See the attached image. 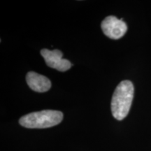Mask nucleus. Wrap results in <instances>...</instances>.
I'll list each match as a JSON object with an SVG mask.
<instances>
[{"label": "nucleus", "instance_id": "2", "mask_svg": "<svg viewBox=\"0 0 151 151\" xmlns=\"http://www.w3.org/2000/svg\"><path fill=\"white\" fill-rule=\"evenodd\" d=\"M63 119V113L55 110H43L33 112L21 117L19 123L22 127L30 129H43L60 124Z\"/></svg>", "mask_w": 151, "mask_h": 151}, {"label": "nucleus", "instance_id": "4", "mask_svg": "<svg viewBox=\"0 0 151 151\" xmlns=\"http://www.w3.org/2000/svg\"><path fill=\"white\" fill-rule=\"evenodd\" d=\"M41 56L44 58L47 66L60 71H66L71 67V64L69 60L63 59V53L60 50H50L42 49L41 50Z\"/></svg>", "mask_w": 151, "mask_h": 151}, {"label": "nucleus", "instance_id": "5", "mask_svg": "<svg viewBox=\"0 0 151 151\" xmlns=\"http://www.w3.org/2000/svg\"><path fill=\"white\" fill-rule=\"evenodd\" d=\"M26 81L30 89L37 92H47L51 88V82L47 77L35 71H29L27 73Z\"/></svg>", "mask_w": 151, "mask_h": 151}, {"label": "nucleus", "instance_id": "1", "mask_svg": "<svg viewBox=\"0 0 151 151\" xmlns=\"http://www.w3.org/2000/svg\"><path fill=\"white\" fill-rule=\"evenodd\" d=\"M134 92L133 83L130 81H122L116 87L111 104L112 115L116 120H122L127 117L131 108Z\"/></svg>", "mask_w": 151, "mask_h": 151}, {"label": "nucleus", "instance_id": "3", "mask_svg": "<svg viewBox=\"0 0 151 151\" xmlns=\"http://www.w3.org/2000/svg\"><path fill=\"white\" fill-rule=\"evenodd\" d=\"M101 27L103 33L107 37L116 40L123 37L127 30V25L123 21V19L120 20L113 16H109L104 19Z\"/></svg>", "mask_w": 151, "mask_h": 151}]
</instances>
